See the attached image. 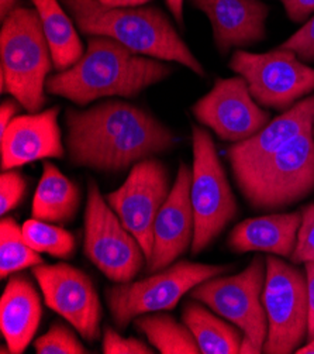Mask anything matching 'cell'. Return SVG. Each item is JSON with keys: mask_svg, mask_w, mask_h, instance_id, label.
Wrapping results in <instances>:
<instances>
[{"mask_svg": "<svg viewBox=\"0 0 314 354\" xmlns=\"http://www.w3.org/2000/svg\"><path fill=\"white\" fill-rule=\"evenodd\" d=\"M192 207L195 236L192 253L203 252L235 218L237 202L219 160L213 138L204 129L193 126Z\"/></svg>", "mask_w": 314, "mask_h": 354, "instance_id": "7", "label": "cell"}, {"mask_svg": "<svg viewBox=\"0 0 314 354\" xmlns=\"http://www.w3.org/2000/svg\"><path fill=\"white\" fill-rule=\"evenodd\" d=\"M291 259L296 264L314 263V203L302 210V223L297 232L295 252Z\"/></svg>", "mask_w": 314, "mask_h": 354, "instance_id": "28", "label": "cell"}, {"mask_svg": "<svg viewBox=\"0 0 314 354\" xmlns=\"http://www.w3.org/2000/svg\"><path fill=\"white\" fill-rule=\"evenodd\" d=\"M286 10L288 17L295 23H302L314 15V0H279Z\"/></svg>", "mask_w": 314, "mask_h": 354, "instance_id": "32", "label": "cell"}, {"mask_svg": "<svg viewBox=\"0 0 314 354\" xmlns=\"http://www.w3.org/2000/svg\"><path fill=\"white\" fill-rule=\"evenodd\" d=\"M26 192V180L17 171H3L0 176V214L6 216L19 206Z\"/></svg>", "mask_w": 314, "mask_h": 354, "instance_id": "29", "label": "cell"}, {"mask_svg": "<svg viewBox=\"0 0 314 354\" xmlns=\"http://www.w3.org/2000/svg\"><path fill=\"white\" fill-rule=\"evenodd\" d=\"M40 16L52 64L58 73L75 65L84 53V46L72 20L63 12L58 0H31Z\"/></svg>", "mask_w": 314, "mask_h": 354, "instance_id": "22", "label": "cell"}, {"mask_svg": "<svg viewBox=\"0 0 314 354\" xmlns=\"http://www.w3.org/2000/svg\"><path fill=\"white\" fill-rule=\"evenodd\" d=\"M169 12L179 26H184V2L185 0H165Z\"/></svg>", "mask_w": 314, "mask_h": 354, "instance_id": "36", "label": "cell"}, {"mask_svg": "<svg viewBox=\"0 0 314 354\" xmlns=\"http://www.w3.org/2000/svg\"><path fill=\"white\" fill-rule=\"evenodd\" d=\"M302 212L276 214L238 223L228 234V247L234 253L265 252L291 257L295 252Z\"/></svg>", "mask_w": 314, "mask_h": 354, "instance_id": "20", "label": "cell"}, {"mask_svg": "<svg viewBox=\"0 0 314 354\" xmlns=\"http://www.w3.org/2000/svg\"><path fill=\"white\" fill-rule=\"evenodd\" d=\"M24 240L37 253L69 259L75 252V237L68 230L39 219H28L21 226Z\"/></svg>", "mask_w": 314, "mask_h": 354, "instance_id": "26", "label": "cell"}, {"mask_svg": "<svg viewBox=\"0 0 314 354\" xmlns=\"http://www.w3.org/2000/svg\"><path fill=\"white\" fill-rule=\"evenodd\" d=\"M97 2L108 8H138L150 0H97Z\"/></svg>", "mask_w": 314, "mask_h": 354, "instance_id": "35", "label": "cell"}, {"mask_svg": "<svg viewBox=\"0 0 314 354\" xmlns=\"http://www.w3.org/2000/svg\"><path fill=\"white\" fill-rule=\"evenodd\" d=\"M61 2L84 34L90 37H109L135 54L178 62L196 75L204 77L203 65L161 10L155 8H108L97 0Z\"/></svg>", "mask_w": 314, "mask_h": 354, "instance_id": "3", "label": "cell"}, {"mask_svg": "<svg viewBox=\"0 0 314 354\" xmlns=\"http://www.w3.org/2000/svg\"><path fill=\"white\" fill-rule=\"evenodd\" d=\"M237 187L259 210L293 205L314 191V137L302 134L261 162L233 171Z\"/></svg>", "mask_w": 314, "mask_h": 354, "instance_id": "5", "label": "cell"}, {"mask_svg": "<svg viewBox=\"0 0 314 354\" xmlns=\"http://www.w3.org/2000/svg\"><path fill=\"white\" fill-rule=\"evenodd\" d=\"M0 57L6 92L28 113H39L47 100V75L54 64L37 10L19 8L3 20Z\"/></svg>", "mask_w": 314, "mask_h": 354, "instance_id": "4", "label": "cell"}, {"mask_svg": "<svg viewBox=\"0 0 314 354\" xmlns=\"http://www.w3.org/2000/svg\"><path fill=\"white\" fill-rule=\"evenodd\" d=\"M296 353L297 354H314V337H311L306 346L299 347L296 350Z\"/></svg>", "mask_w": 314, "mask_h": 354, "instance_id": "38", "label": "cell"}, {"mask_svg": "<svg viewBox=\"0 0 314 354\" xmlns=\"http://www.w3.org/2000/svg\"><path fill=\"white\" fill-rule=\"evenodd\" d=\"M313 124L314 95L293 104L253 137L233 145L228 150L231 169L237 171L261 162L302 134L313 131Z\"/></svg>", "mask_w": 314, "mask_h": 354, "instance_id": "18", "label": "cell"}, {"mask_svg": "<svg viewBox=\"0 0 314 354\" xmlns=\"http://www.w3.org/2000/svg\"><path fill=\"white\" fill-rule=\"evenodd\" d=\"M313 133H314V124H313Z\"/></svg>", "mask_w": 314, "mask_h": 354, "instance_id": "39", "label": "cell"}, {"mask_svg": "<svg viewBox=\"0 0 314 354\" xmlns=\"http://www.w3.org/2000/svg\"><path fill=\"white\" fill-rule=\"evenodd\" d=\"M169 174L155 158L133 165L124 184L104 196L124 227L138 240L148 261L154 247V223L170 192Z\"/></svg>", "mask_w": 314, "mask_h": 354, "instance_id": "12", "label": "cell"}, {"mask_svg": "<svg viewBox=\"0 0 314 354\" xmlns=\"http://www.w3.org/2000/svg\"><path fill=\"white\" fill-rule=\"evenodd\" d=\"M307 298H308V330L307 339L314 337V263H306Z\"/></svg>", "mask_w": 314, "mask_h": 354, "instance_id": "33", "label": "cell"}, {"mask_svg": "<svg viewBox=\"0 0 314 354\" xmlns=\"http://www.w3.org/2000/svg\"><path fill=\"white\" fill-rule=\"evenodd\" d=\"M65 124L69 161L101 172L126 169L177 143L173 133L153 115L117 99L86 111L68 109Z\"/></svg>", "mask_w": 314, "mask_h": 354, "instance_id": "1", "label": "cell"}, {"mask_svg": "<svg viewBox=\"0 0 314 354\" xmlns=\"http://www.w3.org/2000/svg\"><path fill=\"white\" fill-rule=\"evenodd\" d=\"M103 353L106 354H153V348L135 337H123L110 326L104 328Z\"/></svg>", "mask_w": 314, "mask_h": 354, "instance_id": "30", "label": "cell"}, {"mask_svg": "<svg viewBox=\"0 0 314 354\" xmlns=\"http://www.w3.org/2000/svg\"><path fill=\"white\" fill-rule=\"evenodd\" d=\"M265 277L264 259L255 256L239 274L207 279L190 291V297L238 326L261 353L268 336V319L262 304Z\"/></svg>", "mask_w": 314, "mask_h": 354, "instance_id": "10", "label": "cell"}, {"mask_svg": "<svg viewBox=\"0 0 314 354\" xmlns=\"http://www.w3.org/2000/svg\"><path fill=\"white\" fill-rule=\"evenodd\" d=\"M19 5V0H0V17L5 20L12 12H14Z\"/></svg>", "mask_w": 314, "mask_h": 354, "instance_id": "37", "label": "cell"}, {"mask_svg": "<svg viewBox=\"0 0 314 354\" xmlns=\"http://www.w3.org/2000/svg\"><path fill=\"white\" fill-rule=\"evenodd\" d=\"M230 268V266L178 261L148 278L119 282L106 288L104 294L115 324L124 330L139 315L173 309L196 286L227 272Z\"/></svg>", "mask_w": 314, "mask_h": 354, "instance_id": "6", "label": "cell"}, {"mask_svg": "<svg viewBox=\"0 0 314 354\" xmlns=\"http://www.w3.org/2000/svg\"><path fill=\"white\" fill-rule=\"evenodd\" d=\"M46 305L61 315L89 343L100 336L101 305L92 279L72 266L58 263L32 270Z\"/></svg>", "mask_w": 314, "mask_h": 354, "instance_id": "13", "label": "cell"}, {"mask_svg": "<svg viewBox=\"0 0 314 354\" xmlns=\"http://www.w3.org/2000/svg\"><path fill=\"white\" fill-rule=\"evenodd\" d=\"M230 68L246 80L251 96L264 108L291 109L296 100L314 91V69L281 47L264 54L238 50Z\"/></svg>", "mask_w": 314, "mask_h": 354, "instance_id": "11", "label": "cell"}, {"mask_svg": "<svg viewBox=\"0 0 314 354\" xmlns=\"http://www.w3.org/2000/svg\"><path fill=\"white\" fill-rule=\"evenodd\" d=\"M40 264H43V259L27 244L17 222L3 218L0 223V277L5 279L24 268Z\"/></svg>", "mask_w": 314, "mask_h": 354, "instance_id": "25", "label": "cell"}, {"mask_svg": "<svg viewBox=\"0 0 314 354\" xmlns=\"http://www.w3.org/2000/svg\"><path fill=\"white\" fill-rule=\"evenodd\" d=\"M41 299L23 275H12L0 299V329L9 353L21 354L41 321Z\"/></svg>", "mask_w": 314, "mask_h": 354, "instance_id": "19", "label": "cell"}, {"mask_svg": "<svg viewBox=\"0 0 314 354\" xmlns=\"http://www.w3.org/2000/svg\"><path fill=\"white\" fill-rule=\"evenodd\" d=\"M79 203V188L52 162L46 161L32 199V218L48 223H68L74 219Z\"/></svg>", "mask_w": 314, "mask_h": 354, "instance_id": "21", "label": "cell"}, {"mask_svg": "<svg viewBox=\"0 0 314 354\" xmlns=\"http://www.w3.org/2000/svg\"><path fill=\"white\" fill-rule=\"evenodd\" d=\"M135 326L162 354L200 353L189 328L178 324L166 313L139 315V317L135 319Z\"/></svg>", "mask_w": 314, "mask_h": 354, "instance_id": "24", "label": "cell"}, {"mask_svg": "<svg viewBox=\"0 0 314 354\" xmlns=\"http://www.w3.org/2000/svg\"><path fill=\"white\" fill-rule=\"evenodd\" d=\"M19 111V104L13 100H6L0 106V136H2Z\"/></svg>", "mask_w": 314, "mask_h": 354, "instance_id": "34", "label": "cell"}, {"mask_svg": "<svg viewBox=\"0 0 314 354\" xmlns=\"http://www.w3.org/2000/svg\"><path fill=\"white\" fill-rule=\"evenodd\" d=\"M192 111L202 124L234 145L253 137L269 122V113L255 102L246 80L239 75L217 80Z\"/></svg>", "mask_w": 314, "mask_h": 354, "instance_id": "14", "label": "cell"}, {"mask_svg": "<svg viewBox=\"0 0 314 354\" xmlns=\"http://www.w3.org/2000/svg\"><path fill=\"white\" fill-rule=\"evenodd\" d=\"M184 324L192 332L202 354H237L242 343L241 333L203 306L186 302Z\"/></svg>", "mask_w": 314, "mask_h": 354, "instance_id": "23", "label": "cell"}, {"mask_svg": "<svg viewBox=\"0 0 314 354\" xmlns=\"http://www.w3.org/2000/svg\"><path fill=\"white\" fill-rule=\"evenodd\" d=\"M39 354H85L86 348L68 328L55 324L50 330L34 342Z\"/></svg>", "mask_w": 314, "mask_h": 354, "instance_id": "27", "label": "cell"}, {"mask_svg": "<svg viewBox=\"0 0 314 354\" xmlns=\"http://www.w3.org/2000/svg\"><path fill=\"white\" fill-rule=\"evenodd\" d=\"M279 47L293 51L303 62L314 61V16Z\"/></svg>", "mask_w": 314, "mask_h": 354, "instance_id": "31", "label": "cell"}, {"mask_svg": "<svg viewBox=\"0 0 314 354\" xmlns=\"http://www.w3.org/2000/svg\"><path fill=\"white\" fill-rule=\"evenodd\" d=\"M84 250L85 256L116 284L133 281L147 261L138 240L124 227L93 180L88 185Z\"/></svg>", "mask_w": 314, "mask_h": 354, "instance_id": "9", "label": "cell"}, {"mask_svg": "<svg viewBox=\"0 0 314 354\" xmlns=\"http://www.w3.org/2000/svg\"><path fill=\"white\" fill-rule=\"evenodd\" d=\"M193 172L186 164H181L177 181L169 196L161 206L154 223V247L147 261L148 272H158L173 264L193 241L195 216L190 188Z\"/></svg>", "mask_w": 314, "mask_h": 354, "instance_id": "15", "label": "cell"}, {"mask_svg": "<svg viewBox=\"0 0 314 354\" xmlns=\"http://www.w3.org/2000/svg\"><path fill=\"white\" fill-rule=\"evenodd\" d=\"M262 304L268 319L264 353L289 354L308 330L307 277L284 260L268 256Z\"/></svg>", "mask_w": 314, "mask_h": 354, "instance_id": "8", "label": "cell"}, {"mask_svg": "<svg viewBox=\"0 0 314 354\" xmlns=\"http://www.w3.org/2000/svg\"><path fill=\"white\" fill-rule=\"evenodd\" d=\"M212 24L213 40L220 54L233 47H248L266 35L269 8L261 0H190Z\"/></svg>", "mask_w": 314, "mask_h": 354, "instance_id": "17", "label": "cell"}, {"mask_svg": "<svg viewBox=\"0 0 314 354\" xmlns=\"http://www.w3.org/2000/svg\"><path fill=\"white\" fill-rule=\"evenodd\" d=\"M58 113V108H51L46 112L17 116L12 120L6 131L0 136L3 171L39 160L63 157Z\"/></svg>", "mask_w": 314, "mask_h": 354, "instance_id": "16", "label": "cell"}, {"mask_svg": "<svg viewBox=\"0 0 314 354\" xmlns=\"http://www.w3.org/2000/svg\"><path fill=\"white\" fill-rule=\"evenodd\" d=\"M170 73L172 66L159 59L135 54L116 40L95 35L75 65L47 80L46 91L86 106L101 97H134Z\"/></svg>", "mask_w": 314, "mask_h": 354, "instance_id": "2", "label": "cell"}]
</instances>
